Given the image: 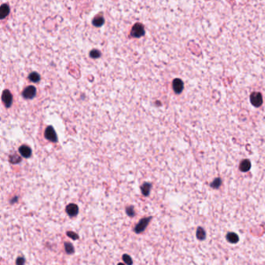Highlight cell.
<instances>
[{
	"mask_svg": "<svg viewBox=\"0 0 265 265\" xmlns=\"http://www.w3.org/2000/svg\"><path fill=\"white\" fill-rule=\"evenodd\" d=\"M250 102L256 107H259L263 103V97L260 93L253 92L250 95Z\"/></svg>",
	"mask_w": 265,
	"mask_h": 265,
	"instance_id": "6da1fadb",
	"label": "cell"
},
{
	"mask_svg": "<svg viewBox=\"0 0 265 265\" xmlns=\"http://www.w3.org/2000/svg\"><path fill=\"white\" fill-rule=\"evenodd\" d=\"M152 217H148L145 218V219H141L140 222H139V224L136 225V226L135 227V232L136 233H141L142 232H143L145 229V228L147 227L148 224L150 222Z\"/></svg>",
	"mask_w": 265,
	"mask_h": 265,
	"instance_id": "7a4b0ae2",
	"label": "cell"
},
{
	"mask_svg": "<svg viewBox=\"0 0 265 265\" xmlns=\"http://www.w3.org/2000/svg\"><path fill=\"white\" fill-rule=\"evenodd\" d=\"M145 34V30H144L143 26L141 24H135L132 27L131 34L132 36L135 38H140Z\"/></svg>",
	"mask_w": 265,
	"mask_h": 265,
	"instance_id": "3957f363",
	"label": "cell"
},
{
	"mask_svg": "<svg viewBox=\"0 0 265 265\" xmlns=\"http://www.w3.org/2000/svg\"><path fill=\"white\" fill-rule=\"evenodd\" d=\"M35 95H36V89L33 85H29L23 91V96L26 99H32Z\"/></svg>",
	"mask_w": 265,
	"mask_h": 265,
	"instance_id": "277c9868",
	"label": "cell"
},
{
	"mask_svg": "<svg viewBox=\"0 0 265 265\" xmlns=\"http://www.w3.org/2000/svg\"><path fill=\"white\" fill-rule=\"evenodd\" d=\"M2 102L4 103V104H5V107H9L11 106V104H12L13 103V96L9 91L7 90V89L6 90L3 91V93H2Z\"/></svg>",
	"mask_w": 265,
	"mask_h": 265,
	"instance_id": "5b68a950",
	"label": "cell"
},
{
	"mask_svg": "<svg viewBox=\"0 0 265 265\" xmlns=\"http://www.w3.org/2000/svg\"><path fill=\"white\" fill-rule=\"evenodd\" d=\"M45 138H46L47 139H48L49 141H51V142H55L57 141V135L56 133H55V130H54V128L51 126L48 127V128H46V130H45Z\"/></svg>",
	"mask_w": 265,
	"mask_h": 265,
	"instance_id": "8992f818",
	"label": "cell"
},
{
	"mask_svg": "<svg viewBox=\"0 0 265 265\" xmlns=\"http://www.w3.org/2000/svg\"><path fill=\"white\" fill-rule=\"evenodd\" d=\"M173 89L176 93H180L183 89V81L180 79H175L173 81Z\"/></svg>",
	"mask_w": 265,
	"mask_h": 265,
	"instance_id": "52a82bcc",
	"label": "cell"
},
{
	"mask_svg": "<svg viewBox=\"0 0 265 265\" xmlns=\"http://www.w3.org/2000/svg\"><path fill=\"white\" fill-rule=\"evenodd\" d=\"M66 212L70 217H74L79 212V208L75 204H70L66 207Z\"/></svg>",
	"mask_w": 265,
	"mask_h": 265,
	"instance_id": "ba28073f",
	"label": "cell"
},
{
	"mask_svg": "<svg viewBox=\"0 0 265 265\" xmlns=\"http://www.w3.org/2000/svg\"><path fill=\"white\" fill-rule=\"evenodd\" d=\"M20 153L21 154V156H23L25 158H29L31 156V149L27 145H22L19 149Z\"/></svg>",
	"mask_w": 265,
	"mask_h": 265,
	"instance_id": "9c48e42d",
	"label": "cell"
},
{
	"mask_svg": "<svg viewBox=\"0 0 265 265\" xmlns=\"http://www.w3.org/2000/svg\"><path fill=\"white\" fill-rule=\"evenodd\" d=\"M250 167H251V163L249 159H244L239 164V169L242 172H247L250 170Z\"/></svg>",
	"mask_w": 265,
	"mask_h": 265,
	"instance_id": "30bf717a",
	"label": "cell"
},
{
	"mask_svg": "<svg viewBox=\"0 0 265 265\" xmlns=\"http://www.w3.org/2000/svg\"><path fill=\"white\" fill-rule=\"evenodd\" d=\"M226 239L231 243H236L239 242V236L235 233H229L226 235Z\"/></svg>",
	"mask_w": 265,
	"mask_h": 265,
	"instance_id": "8fae6325",
	"label": "cell"
},
{
	"mask_svg": "<svg viewBox=\"0 0 265 265\" xmlns=\"http://www.w3.org/2000/svg\"><path fill=\"white\" fill-rule=\"evenodd\" d=\"M9 13V8L7 4H2L1 8H0V15H1V19H4L5 16H7Z\"/></svg>",
	"mask_w": 265,
	"mask_h": 265,
	"instance_id": "7c38bea8",
	"label": "cell"
},
{
	"mask_svg": "<svg viewBox=\"0 0 265 265\" xmlns=\"http://www.w3.org/2000/svg\"><path fill=\"white\" fill-rule=\"evenodd\" d=\"M151 187H152V185H151V183H145L142 185V187H141V190H142V194H143L145 196H148V195L149 194Z\"/></svg>",
	"mask_w": 265,
	"mask_h": 265,
	"instance_id": "4fadbf2b",
	"label": "cell"
},
{
	"mask_svg": "<svg viewBox=\"0 0 265 265\" xmlns=\"http://www.w3.org/2000/svg\"><path fill=\"white\" fill-rule=\"evenodd\" d=\"M197 238L199 239V240H204L206 237V233H205V231L203 228L198 227V230H197Z\"/></svg>",
	"mask_w": 265,
	"mask_h": 265,
	"instance_id": "5bb4252c",
	"label": "cell"
},
{
	"mask_svg": "<svg viewBox=\"0 0 265 265\" xmlns=\"http://www.w3.org/2000/svg\"><path fill=\"white\" fill-rule=\"evenodd\" d=\"M104 23V19L103 16H96L95 17V19L93 20V24L95 27H100Z\"/></svg>",
	"mask_w": 265,
	"mask_h": 265,
	"instance_id": "9a60e30c",
	"label": "cell"
},
{
	"mask_svg": "<svg viewBox=\"0 0 265 265\" xmlns=\"http://www.w3.org/2000/svg\"><path fill=\"white\" fill-rule=\"evenodd\" d=\"M40 75L37 72H32V73L30 74L29 75V79L31 81L34 82H38L40 81Z\"/></svg>",
	"mask_w": 265,
	"mask_h": 265,
	"instance_id": "2e32d148",
	"label": "cell"
},
{
	"mask_svg": "<svg viewBox=\"0 0 265 265\" xmlns=\"http://www.w3.org/2000/svg\"><path fill=\"white\" fill-rule=\"evenodd\" d=\"M65 251L69 254H72L74 253V247L72 246V243H65Z\"/></svg>",
	"mask_w": 265,
	"mask_h": 265,
	"instance_id": "e0dca14e",
	"label": "cell"
},
{
	"mask_svg": "<svg viewBox=\"0 0 265 265\" xmlns=\"http://www.w3.org/2000/svg\"><path fill=\"white\" fill-rule=\"evenodd\" d=\"M221 184H222V180L220 178H216L211 183V187L213 188H219L221 186Z\"/></svg>",
	"mask_w": 265,
	"mask_h": 265,
	"instance_id": "ac0fdd59",
	"label": "cell"
},
{
	"mask_svg": "<svg viewBox=\"0 0 265 265\" xmlns=\"http://www.w3.org/2000/svg\"><path fill=\"white\" fill-rule=\"evenodd\" d=\"M21 161V158L17 155H13V156H10L9 157V162L12 163H18Z\"/></svg>",
	"mask_w": 265,
	"mask_h": 265,
	"instance_id": "d6986e66",
	"label": "cell"
},
{
	"mask_svg": "<svg viewBox=\"0 0 265 265\" xmlns=\"http://www.w3.org/2000/svg\"><path fill=\"white\" fill-rule=\"evenodd\" d=\"M123 260L125 261V263L128 265H132V263H133L132 258H131V256H128V254L123 255Z\"/></svg>",
	"mask_w": 265,
	"mask_h": 265,
	"instance_id": "ffe728a7",
	"label": "cell"
},
{
	"mask_svg": "<svg viewBox=\"0 0 265 265\" xmlns=\"http://www.w3.org/2000/svg\"><path fill=\"white\" fill-rule=\"evenodd\" d=\"M126 213L128 214V216H131V217H134L135 215V210H134V208L132 206L130 207H128L126 209Z\"/></svg>",
	"mask_w": 265,
	"mask_h": 265,
	"instance_id": "44dd1931",
	"label": "cell"
},
{
	"mask_svg": "<svg viewBox=\"0 0 265 265\" xmlns=\"http://www.w3.org/2000/svg\"><path fill=\"white\" fill-rule=\"evenodd\" d=\"M90 56L93 58H97L100 56V52L98 50H93L90 51Z\"/></svg>",
	"mask_w": 265,
	"mask_h": 265,
	"instance_id": "7402d4cb",
	"label": "cell"
},
{
	"mask_svg": "<svg viewBox=\"0 0 265 265\" xmlns=\"http://www.w3.org/2000/svg\"><path fill=\"white\" fill-rule=\"evenodd\" d=\"M67 236H69L70 238H72V239H79V236H78L76 233H73V232H68V233H67Z\"/></svg>",
	"mask_w": 265,
	"mask_h": 265,
	"instance_id": "603a6c76",
	"label": "cell"
},
{
	"mask_svg": "<svg viewBox=\"0 0 265 265\" xmlns=\"http://www.w3.org/2000/svg\"><path fill=\"white\" fill-rule=\"evenodd\" d=\"M25 260L23 257H18L16 260V265H24Z\"/></svg>",
	"mask_w": 265,
	"mask_h": 265,
	"instance_id": "cb8c5ba5",
	"label": "cell"
},
{
	"mask_svg": "<svg viewBox=\"0 0 265 265\" xmlns=\"http://www.w3.org/2000/svg\"><path fill=\"white\" fill-rule=\"evenodd\" d=\"M118 265H125V264H124V263H118Z\"/></svg>",
	"mask_w": 265,
	"mask_h": 265,
	"instance_id": "d4e9b609",
	"label": "cell"
}]
</instances>
